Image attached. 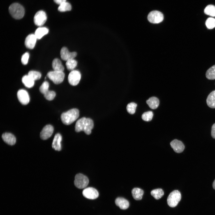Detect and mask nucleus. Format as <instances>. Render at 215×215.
Instances as JSON below:
<instances>
[{"instance_id": "1", "label": "nucleus", "mask_w": 215, "mask_h": 215, "mask_svg": "<svg viewBox=\"0 0 215 215\" xmlns=\"http://www.w3.org/2000/svg\"><path fill=\"white\" fill-rule=\"evenodd\" d=\"M93 126V122L91 119L83 117L77 121L75 130L77 132L83 131L86 134L89 135L91 133Z\"/></svg>"}, {"instance_id": "2", "label": "nucleus", "mask_w": 215, "mask_h": 215, "mask_svg": "<svg viewBox=\"0 0 215 215\" xmlns=\"http://www.w3.org/2000/svg\"><path fill=\"white\" fill-rule=\"evenodd\" d=\"M79 116V111L76 108H73L62 113L61 116L62 122L68 125L76 121Z\"/></svg>"}, {"instance_id": "3", "label": "nucleus", "mask_w": 215, "mask_h": 215, "mask_svg": "<svg viewBox=\"0 0 215 215\" xmlns=\"http://www.w3.org/2000/svg\"><path fill=\"white\" fill-rule=\"evenodd\" d=\"M9 13L11 16L16 19L22 18L24 14V10L23 7L18 3L11 4L9 8Z\"/></svg>"}, {"instance_id": "4", "label": "nucleus", "mask_w": 215, "mask_h": 215, "mask_svg": "<svg viewBox=\"0 0 215 215\" xmlns=\"http://www.w3.org/2000/svg\"><path fill=\"white\" fill-rule=\"evenodd\" d=\"M181 198L180 192L177 190H174L169 194L167 199L168 205L171 207H174L178 204Z\"/></svg>"}, {"instance_id": "5", "label": "nucleus", "mask_w": 215, "mask_h": 215, "mask_svg": "<svg viewBox=\"0 0 215 215\" xmlns=\"http://www.w3.org/2000/svg\"><path fill=\"white\" fill-rule=\"evenodd\" d=\"M47 76L54 84H58L63 81L65 74L63 72L53 70L48 72Z\"/></svg>"}, {"instance_id": "6", "label": "nucleus", "mask_w": 215, "mask_h": 215, "mask_svg": "<svg viewBox=\"0 0 215 215\" xmlns=\"http://www.w3.org/2000/svg\"><path fill=\"white\" fill-rule=\"evenodd\" d=\"M88 179L85 175L81 173H78L75 176L74 184L78 188H84L88 185Z\"/></svg>"}, {"instance_id": "7", "label": "nucleus", "mask_w": 215, "mask_h": 215, "mask_svg": "<svg viewBox=\"0 0 215 215\" xmlns=\"http://www.w3.org/2000/svg\"><path fill=\"white\" fill-rule=\"evenodd\" d=\"M164 16L161 12L154 10L150 12L148 14V19L149 22L153 24L161 22L163 20Z\"/></svg>"}, {"instance_id": "8", "label": "nucleus", "mask_w": 215, "mask_h": 215, "mask_svg": "<svg viewBox=\"0 0 215 215\" xmlns=\"http://www.w3.org/2000/svg\"><path fill=\"white\" fill-rule=\"evenodd\" d=\"M81 74L78 70H73L70 73L68 77L69 83L73 86L77 85L80 80Z\"/></svg>"}, {"instance_id": "9", "label": "nucleus", "mask_w": 215, "mask_h": 215, "mask_svg": "<svg viewBox=\"0 0 215 215\" xmlns=\"http://www.w3.org/2000/svg\"><path fill=\"white\" fill-rule=\"evenodd\" d=\"M34 22L35 24L38 26H42L46 22L47 16L46 13L43 10L38 11L34 17Z\"/></svg>"}, {"instance_id": "10", "label": "nucleus", "mask_w": 215, "mask_h": 215, "mask_svg": "<svg viewBox=\"0 0 215 215\" xmlns=\"http://www.w3.org/2000/svg\"><path fill=\"white\" fill-rule=\"evenodd\" d=\"M82 194L85 198L90 199H95L99 196L98 191L92 187H88L85 189L83 191Z\"/></svg>"}, {"instance_id": "11", "label": "nucleus", "mask_w": 215, "mask_h": 215, "mask_svg": "<svg viewBox=\"0 0 215 215\" xmlns=\"http://www.w3.org/2000/svg\"><path fill=\"white\" fill-rule=\"evenodd\" d=\"M60 55L62 59L67 61L70 59H74L76 56L77 53L75 52H70L66 47H63L61 50Z\"/></svg>"}, {"instance_id": "12", "label": "nucleus", "mask_w": 215, "mask_h": 215, "mask_svg": "<svg viewBox=\"0 0 215 215\" xmlns=\"http://www.w3.org/2000/svg\"><path fill=\"white\" fill-rule=\"evenodd\" d=\"M19 101L23 105L27 104L30 101V97L27 92L24 89L19 90L17 93Z\"/></svg>"}, {"instance_id": "13", "label": "nucleus", "mask_w": 215, "mask_h": 215, "mask_svg": "<svg viewBox=\"0 0 215 215\" xmlns=\"http://www.w3.org/2000/svg\"><path fill=\"white\" fill-rule=\"evenodd\" d=\"M53 131V128L50 125H47L42 129L40 133V137L43 140H46L50 138Z\"/></svg>"}, {"instance_id": "14", "label": "nucleus", "mask_w": 215, "mask_h": 215, "mask_svg": "<svg viewBox=\"0 0 215 215\" xmlns=\"http://www.w3.org/2000/svg\"><path fill=\"white\" fill-rule=\"evenodd\" d=\"M36 37L34 34H30L26 37L24 42L25 46L30 49H33L35 45Z\"/></svg>"}, {"instance_id": "15", "label": "nucleus", "mask_w": 215, "mask_h": 215, "mask_svg": "<svg viewBox=\"0 0 215 215\" xmlns=\"http://www.w3.org/2000/svg\"><path fill=\"white\" fill-rule=\"evenodd\" d=\"M170 145L174 151L177 153L182 152L185 148V146L183 143L176 139L172 141L170 143Z\"/></svg>"}, {"instance_id": "16", "label": "nucleus", "mask_w": 215, "mask_h": 215, "mask_svg": "<svg viewBox=\"0 0 215 215\" xmlns=\"http://www.w3.org/2000/svg\"><path fill=\"white\" fill-rule=\"evenodd\" d=\"M2 138L3 141L7 144L13 145L16 142V138L12 134L9 133H5L3 134Z\"/></svg>"}, {"instance_id": "17", "label": "nucleus", "mask_w": 215, "mask_h": 215, "mask_svg": "<svg viewBox=\"0 0 215 215\" xmlns=\"http://www.w3.org/2000/svg\"><path fill=\"white\" fill-rule=\"evenodd\" d=\"M62 136L59 133H56L55 136L52 144V147L55 150L60 151L62 149L61 142Z\"/></svg>"}, {"instance_id": "18", "label": "nucleus", "mask_w": 215, "mask_h": 215, "mask_svg": "<svg viewBox=\"0 0 215 215\" xmlns=\"http://www.w3.org/2000/svg\"><path fill=\"white\" fill-rule=\"evenodd\" d=\"M115 203L117 206H119L121 209L123 210L127 209L129 206V202L122 197L117 198L115 200Z\"/></svg>"}, {"instance_id": "19", "label": "nucleus", "mask_w": 215, "mask_h": 215, "mask_svg": "<svg viewBox=\"0 0 215 215\" xmlns=\"http://www.w3.org/2000/svg\"><path fill=\"white\" fill-rule=\"evenodd\" d=\"M52 67L53 70L63 72L64 67L60 60L57 58L53 59L52 63Z\"/></svg>"}, {"instance_id": "20", "label": "nucleus", "mask_w": 215, "mask_h": 215, "mask_svg": "<svg viewBox=\"0 0 215 215\" xmlns=\"http://www.w3.org/2000/svg\"><path fill=\"white\" fill-rule=\"evenodd\" d=\"M48 29L45 27H39L37 28L35 32V35L38 39H40L45 35L47 34Z\"/></svg>"}, {"instance_id": "21", "label": "nucleus", "mask_w": 215, "mask_h": 215, "mask_svg": "<svg viewBox=\"0 0 215 215\" xmlns=\"http://www.w3.org/2000/svg\"><path fill=\"white\" fill-rule=\"evenodd\" d=\"M22 81L27 87L30 88L33 87L34 81L28 75L24 76L22 78Z\"/></svg>"}, {"instance_id": "22", "label": "nucleus", "mask_w": 215, "mask_h": 215, "mask_svg": "<svg viewBox=\"0 0 215 215\" xmlns=\"http://www.w3.org/2000/svg\"><path fill=\"white\" fill-rule=\"evenodd\" d=\"M206 102L209 107L215 108V90L211 92L208 96Z\"/></svg>"}, {"instance_id": "23", "label": "nucleus", "mask_w": 215, "mask_h": 215, "mask_svg": "<svg viewBox=\"0 0 215 215\" xmlns=\"http://www.w3.org/2000/svg\"><path fill=\"white\" fill-rule=\"evenodd\" d=\"M146 103L150 108L155 109L158 108L159 104V101L157 98L152 97L147 100Z\"/></svg>"}, {"instance_id": "24", "label": "nucleus", "mask_w": 215, "mask_h": 215, "mask_svg": "<svg viewBox=\"0 0 215 215\" xmlns=\"http://www.w3.org/2000/svg\"><path fill=\"white\" fill-rule=\"evenodd\" d=\"M131 192L133 198L137 200L142 199L144 193L143 191L139 188H133Z\"/></svg>"}, {"instance_id": "25", "label": "nucleus", "mask_w": 215, "mask_h": 215, "mask_svg": "<svg viewBox=\"0 0 215 215\" xmlns=\"http://www.w3.org/2000/svg\"><path fill=\"white\" fill-rule=\"evenodd\" d=\"M150 194L151 195L156 199L161 198L164 195V192L161 188H158L152 190Z\"/></svg>"}, {"instance_id": "26", "label": "nucleus", "mask_w": 215, "mask_h": 215, "mask_svg": "<svg viewBox=\"0 0 215 215\" xmlns=\"http://www.w3.org/2000/svg\"><path fill=\"white\" fill-rule=\"evenodd\" d=\"M65 64L67 69L71 71L77 66V62L74 59H70L66 61Z\"/></svg>"}, {"instance_id": "27", "label": "nucleus", "mask_w": 215, "mask_h": 215, "mask_svg": "<svg viewBox=\"0 0 215 215\" xmlns=\"http://www.w3.org/2000/svg\"><path fill=\"white\" fill-rule=\"evenodd\" d=\"M206 76L208 79H215V65L213 66L207 70L206 73Z\"/></svg>"}, {"instance_id": "28", "label": "nucleus", "mask_w": 215, "mask_h": 215, "mask_svg": "<svg viewBox=\"0 0 215 215\" xmlns=\"http://www.w3.org/2000/svg\"><path fill=\"white\" fill-rule=\"evenodd\" d=\"M204 12L206 15L211 16H215V6L213 5H209L205 8Z\"/></svg>"}, {"instance_id": "29", "label": "nucleus", "mask_w": 215, "mask_h": 215, "mask_svg": "<svg viewBox=\"0 0 215 215\" xmlns=\"http://www.w3.org/2000/svg\"><path fill=\"white\" fill-rule=\"evenodd\" d=\"M71 9V4L66 1L60 4L58 8V10L62 12L70 11Z\"/></svg>"}, {"instance_id": "30", "label": "nucleus", "mask_w": 215, "mask_h": 215, "mask_svg": "<svg viewBox=\"0 0 215 215\" xmlns=\"http://www.w3.org/2000/svg\"><path fill=\"white\" fill-rule=\"evenodd\" d=\"M28 75L34 81L40 79L41 76V74L39 72L35 70L29 71Z\"/></svg>"}, {"instance_id": "31", "label": "nucleus", "mask_w": 215, "mask_h": 215, "mask_svg": "<svg viewBox=\"0 0 215 215\" xmlns=\"http://www.w3.org/2000/svg\"><path fill=\"white\" fill-rule=\"evenodd\" d=\"M137 105V104L134 102L129 103L126 107L128 112L131 114H133L135 112Z\"/></svg>"}, {"instance_id": "32", "label": "nucleus", "mask_w": 215, "mask_h": 215, "mask_svg": "<svg viewBox=\"0 0 215 215\" xmlns=\"http://www.w3.org/2000/svg\"><path fill=\"white\" fill-rule=\"evenodd\" d=\"M205 25L208 28L213 29L215 27V19L212 17L208 18L206 21Z\"/></svg>"}, {"instance_id": "33", "label": "nucleus", "mask_w": 215, "mask_h": 215, "mask_svg": "<svg viewBox=\"0 0 215 215\" xmlns=\"http://www.w3.org/2000/svg\"><path fill=\"white\" fill-rule=\"evenodd\" d=\"M49 87L48 82L47 81H44L40 86L39 90L41 93L44 95L49 90Z\"/></svg>"}, {"instance_id": "34", "label": "nucleus", "mask_w": 215, "mask_h": 215, "mask_svg": "<svg viewBox=\"0 0 215 215\" xmlns=\"http://www.w3.org/2000/svg\"><path fill=\"white\" fill-rule=\"evenodd\" d=\"M153 114L152 111H148L144 113L142 115V119L146 121H150L152 119Z\"/></svg>"}, {"instance_id": "35", "label": "nucleus", "mask_w": 215, "mask_h": 215, "mask_svg": "<svg viewBox=\"0 0 215 215\" xmlns=\"http://www.w3.org/2000/svg\"><path fill=\"white\" fill-rule=\"evenodd\" d=\"M45 98L49 101L53 100L56 96L55 92L53 91L49 90L44 95Z\"/></svg>"}, {"instance_id": "36", "label": "nucleus", "mask_w": 215, "mask_h": 215, "mask_svg": "<svg viewBox=\"0 0 215 215\" xmlns=\"http://www.w3.org/2000/svg\"><path fill=\"white\" fill-rule=\"evenodd\" d=\"M29 57V54L28 52H26L22 56L21 58V62L24 65L27 64L28 63Z\"/></svg>"}, {"instance_id": "37", "label": "nucleus", "mask_w": 215, "mask_h": 215, "mask_svg": "<svg viewBox=\"0 0 215 215\" xmlns=\"http://www.w3.org/2000/svg\"><path fill=\"white\" fill-rule=\"evenodd\" d=\"M211 135L213 138L215 139V123L213 125L211 128Z\"/></svg>"}, {"instance_id": "38", "label": "nucleus", "mask_w": 215, "mask_h": 215, "mask_svg": "<svg viewBox=\"0 0 215 215\" xmlns=\"http://www.w3.org/2000/svg\"><path fill=\"white\" fill-rule=\"evenodd\" d=\"M54 2L60 5L62 4L66 1V0H53Z\"/></svg>"}, {"instance_id": "39", "label": "nucleus", "mask_w": 215, "mask_h": 215, "mask_svg": "<svg viewBox=\"0 0 215 215\" xmlns=\"http://www.w3.org/2000/svg\"><path fill=\"white\" fill-rule=\"evenodd\" d=\"M213 187L214 189L215 190V179L213 183Z\"/></svg>"}]
</instances>
